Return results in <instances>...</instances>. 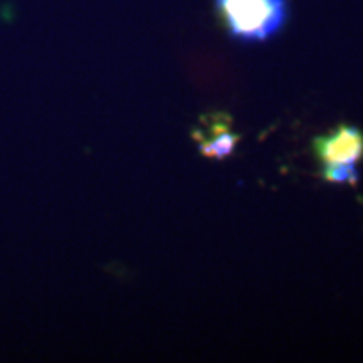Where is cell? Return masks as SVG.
<instances>
[{
	"mask_svg": "<svg viewBox=\"0 0 363 363\" xmlns=\"http://www.w3.org/2000/svg\"><path fill=\"white\" fill-rule=\"evenodd\" d=\"M216 12L234 40L266 43L278 35L289 19L288 0H216Z\"/></svg>",
	"mask_w": 363,
	"mask_h": 363,
	"instance_id": "obj_1",
	"label": "cell"
},
{
	"mask_svg": "<svg viewBox=\"0 0 363 363\" xmlns=\"http://www.w3.org/2000/svg\"><path fill=\"white\" fill-rule=\"evenodd\" d=\"M313 150L323 163H357L363 160V131L352 125H340L331 133L316 136Z\"/></svg>",
	"mask_w": 363,
	"mask_h": 363,
	"instance_id": "obj_2",
	"label": "cell"
},
{
	"mask_svg": "<svg viewBox=\"0 0 363 363\" xmlns=\"http://www.w3.org/2000/svg\"><path fill=\"white\" fill-rule=\"evenodd\" d=\"M208 133L203 130H194L192 138L197 142L199 150L203 157L224 160L234 153L235 147L240 142V135L230 131L233 118L227 113H212L202 118Z\"/></svg>",
	"mask_w": 363,
	"mask_h": 363,
	"instance_id": "obj_3",
	"label": "cell"
},
{
	"mask_svg": "<svg viewBox=\"0 0 363 363\" xmlns=\"http://www.w3.org/2000/svg\"><path fill=\"white\" fill-rule=\"evenodd\" d=\"M321 177L330 184H350L357 185L358 175L355 163H323Z\"/></svg>",
	"mask_w": 363,
	"mask_h": 363,
	"instance_id": "obj_4",
	"label": "cell"
}]
</instances>
